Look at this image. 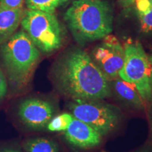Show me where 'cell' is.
<instances>
[{"label": "cell", "instance_id": "obj_1", "mask_svg": "<svg viewBox=\"0 0 152 152\" xmlns=\"http://www.w3.org/2000/svg\"><path fill=\"white\" fill-rule=\"evenodd\" d=\"M52 77L57 90L71 100H104L111 96L110 81L80 49L63 54L53 66Z\"/></svg>", "mask_w": 152, "mask_h": 152}, {"label": "cell", "instance_id": "obj_2", "mask_svg": "<svg viewBox=\"0 0 152 152\" xmlns=\"http://www.w3.org/2000/svg\"><path fill=\"white\" fill-rule=\"evenodd\" d=\"M113 18L111 5L104 0H75L64 14L73 38L81 45L110 35Z\"/></svg>", "mask_w": 152, "mask_h": 152}, {"label": "cell", "instance_id": "obj_3", "mask_svg": "<svg viewBox=\"0 0 152 152\" xmlns=\"http://www.w3.org/2000/svg\"><path fill=\"white\" fill-rule=\"evenodd\" d=\"M0 56L11 90L21 92L33 77L40 60V52L21 30L0 45Z\"/></svg>", "mask_w": 152, "mask_h": 152}, {"label": "cell", "instance_id": "obj_4", "mask_svg": "<svg viewBox=\"0 0 152 152\" xmlns=\"http://www.w3.org/2000/svg\"><path fill=\"white\" fill-rule=\"evenodd\" d=\"M20 26L39 52L51 54L62 47L64 30L54 13L28 9Z\"/></svg>", "mask_w": 152, "mask_h": 152}, {"label": "cell", "instance_id": "obj_5", "mask_svg": "<svg viewBox=\"0 0 152 152\" xmlns=\"http://www.w3.org/2000/svg\"><path fill=\"white\" fill-rule=\"evenodd\" d=\"M124 49V64L118 77L134 85L145 103H151L149 55L139 41H128Z\"/></svg>", "mask_w": 152, "mask_h": 152}, {"label": "cell", "instance_id": "obj_6", "mask_svg": "<svg viewBox=\"0 0 152 152\" xmlns=\"http://www.w3.org/2000/svg\"><path fill=\"white\" fill-rule=\"evenodd\" d=\"M102 101L72 100L68 104V109L74 118L104 136L116 129L121 118L118 109Z\"/></svg>", "mask_w": 152, "mask_h": 152}, {"label": "cell", "instance_id": "obj_7", "mask_svg": "<svg viewBox=\"0 0 152 152\" xmlns=\"http://www.w3.org/2000/svg\"><path fill=\"white\" fill-rule=\"evenodd\" d=\"M109 81L118 77L125 60L124 46L115 36L110 35L93 49L90 56Z\"/></svg>", "mask_w": 152, "mask_h": 152}, {"label": "cell", "instance_id": "obj_8", "mask_svg": "<svg viewBox=\"0 0 152 152\" xmlns=\"http://www.w3.org/2000/svg\"><path fill=\"white\" fill-rule=\"evenodd\" d=\"M56 109L52 102L37 97H28L20 101L17 106L19 121L26 128L42 130L55 115Z\"/></svg>", "mask_w": 152, "mask_h": 152}, {"label": "cell", "instance_id": "obj_9", "mask_svg": "<svg viewBox=\"0 0 152 152\" xmlns=\"http://www.w3.org/2000/svg\"><path fill=\"white\" fill-rule=\"evenodd\" d=\"M68 143L80 149H87L98 147L102 142V135L89 125L74 118L64 132Z\"/></svg>", "mask_w": 152, "mask_h": 152}, {"label": "cell", "instance_id": "obj_10", "mask_svg": "<svg viewBox=\"0 0 152 152\" xmlns=\"http://www.w3.org/2000/svg\"><path fill=\"white\" fill-rule=\"evenodd\" d=\"M24 12L23 9H9L0 5V45L17 32Z\"/></svg>", "mask_w": 152, "mask_h": 152}, {"label": "cell", "instance_id": "obj_11", "mask_svg": "<svg viewBox=\"0 0 152 152\" xmlns=\"http://www.w3.org/2000/svg\"><path fill=\"white\" fill-rule=\"evenodd\" d=\"M110 85L111 91L113 90L120 100L137 110L144 109L146 103L134 85L120 77L112 80V83H110Z\"/></svg>", "mask_w": 152, "mask_h": 152}, {"label": "cell", "instance_id": "obj_12", "mask_svg": "<svg viewBox=\"0 0 152 152\" xmlns=\"http://www.w3.org/2000/svg\"><path fill=\"white\" fill-rule=\"evenodd\" d=\"M23 148L26 152H59V147L54 140L35 137L25 140Z\"/></svg>", "mask_w": 152, "mask_h": 152}, {"label": "cell", "instance_id": "obj_13", "mask_svg": "<svg viewBox=\"0 0 152 152\" xmlns=\"http://www.w3.org/2000/svg\"><path fill=\"white\" fill-rule=\"evenodd\" d=\"M137 17L140 29L147 35H152V4L149 0H136Z\"/></svg>", "mask_w": 152, "mask_h": 152}, {"label": "cell", "instance_id": "obj_14", "mask_svg": "<svg viewBox=\"0 0 152 152\" xmlns=\"http://www.w3.org/2000/svg\"><path fill=\"white\" fill-rule=\"evenodd\" d=\"M73 118V115L69 113H64L58 115H54L47 124L46 128L49 132H65Z\"/></svg>", "mask_w": 152, "mask_h": 152}, {"label": "cell", "instance_id": "obj_15", "mask_svg": "<svg viewBox=\"0 0 152 152\" xmlns=\"http://www.w3.org/2000/svg\"><path fill=\"white\" fill-rule=\"evenodd\" d=\"M28 9L54 13L59 6V0H25Z\"/></svg>", "mask_w": 152, "mask_h": 152}, {"label": "cell", "instance_id": "obj_16", "mask_svg": "<svg viewBox=\"0 0 152 152\" xmlns=\"http://www.w3.org/2000/svg\"><path fill=\"white\" fill-rule=\"evenodd\" d=\"M8 82L3 70L0 67V102H2L8 92Z\"/></svg>", "mask_w": 152, "mask_h": 152}, {"label": "cell", "instance_id": "obj_17", "mask_svg": "<svg viewBox=\"0 0 152 152\" xmlns=\"http://www.w3.org/2000/svg\"><path fill=\"white\" fill-rule=\"evenodd\" d=\"M25 0H0V5L9 9H23Z\"/></svg>", "mask_w": 152, "mask_h": 152}, {"label": "cell", "instance_id": "obj_18", "mask_svg": "<svg viewBox=\"0 0 152 152\" xmlns=\"http://www.w3.org/2000/svg\"><path fill=\"white\" fill-rule=\"evenodd\" d=\"M0 152H23L20 149L13 147H0Z\"/></svg>", "mask_w": 152, "mask_h": 152}, {"label": "cell", "instance_id": "obj_19", "mask_svg": "<svg viewBox=\"0 0 152 152\" xmlns=\"http://www.w3.org/2000/svg\"><path fill=\"white\" fill-rule=\"evenodd\" d=\"M149 60L150 63V84L152 89V54L149 56Z\"/></svg>", "mask_w": 152, "mask_h": 152}, {"label": "cell", "instance_id": "obj_20", "mask_svg": "<svg viewBox=\"0 0 152 152\" xmlns=\"http://www.w3.org/2000/svg\"><path fill=\"white\" fill-rule=\"evenodd\" d=\"M134 0H121V1L123 4V5L125 6H128L130 4H132Z\"/></svg>", "mask_w": 152, "mask_h": 152}, {"label": "cell", "instance_id": "obj_21", "mask_svg": "<svg viewBox=\"0 0 152 152\" xmlns=\"http://www.w3.org/2000/svg\"><path fill=\"white\" fill-rule=\"evenodd\" d=\"M71 1V0H59V5H62L68 2V1Z\"/></svg>", "mask_w": 152, "mask_h": 152}, {"label": "cell", "instance_id": "obj_22", "mask_svg": "<svg viewBox=\"0 0 152 152\" xmlns=\"http://www.w3.org/2000/svg\"><path fill=\"white\" fill-rule=\"evenodd\" d=\"M151 129H152V111H151Z\"/></svg>", "mask_w": 152, "mask_h": 152}, {"label": "cell", "instance_id": "obj_23", "mask_svg": "<svg viewBox=\"0 0 152 152\" xmlns=\"http://www.w3.org/2000/svg\"><path fill=\"white\" fill-rule=\"evenodd\" d=\"M149 2L151 3V4H152V0H149Z\"/></svg>", "mask_w": 152, "mask_h": 152}, {"label": "cell", "instance_id": "obj_24", "mask_svg": "<svg viewBox=\"0 0 152 152\" xmlns=\"http://www.w3.org/2000/svg\"><path fill=\"white\" fill-rule=\"evenodd\" d=\"M151 53H152V47H151Z\"/></svg>", "mask_w": 152, "mask_h": 152}]
</instances>
